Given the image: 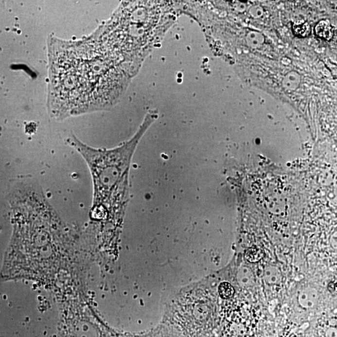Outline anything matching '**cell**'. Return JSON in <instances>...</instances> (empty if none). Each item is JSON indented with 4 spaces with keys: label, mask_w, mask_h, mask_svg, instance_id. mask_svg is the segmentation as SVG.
<instances>
[{
    "label": "cell",
    "mask_w": 337,
    "mask_h": 337,
    "mask_svg": "<svg viewBox=\"0 0 337 337\" xmlns=\"http://www.w3.org/2000/svg\"><path fill=\"white\" fill-rule=\"evenodd\" d=\"M157 113L154 111L147 113L134 137L112 149L88 146L72 133L67 138L68 144L82 156L91 173L93 185L91 213L94 219H105L127 204L131 159L142 136L157 118Z\"/></svg>",
    "instance_id": "obj_1"
},
{
    "label": "cell",
    "mask_w": 337,
    "mask_h": 337,
    "mask_svg": "<svg viewBox=\"0 0 337 337\" xmlns=\"http://www.w3.org/2000/svg\"><path fill=\"white\" fill-rule=\"evenodd\" d=\"M317 299V293L314 288H306L300 293L299 301L303 308L313 307L316 303Z\"/></svg>",
    "instance_id": "obj_2"
},
{
    "label": "cell",
    "mask_w": 337,
    "mask_h": 337,
    "mask_svg": "<svg viewBox=\"0 0 337 337\" xmlns=\"http://www.w3.org/2000/svg\"><path fill=\"white\" fill-rule=\"evenodd\" d=\"M315 33L317 36L327 41L330 40L334 36L333 27L327 20L319 21L315 28Z\"/></svg>",
    "instance_id": "obj_3"
},
{
    "label": "cell",
    "mask_w": 337,
    "mask_h": 337,
    "mask_svg": "<svg viewBox=\"0 0 337 337\" xmlns=\"http://www.w3.org/2000/svg\"><path fill=\"white\" fill-rule=\"evenodd\" d=\"M292 31L296 36L305 37L309 36L311 33V28L307 22L299 21L293 24Z\"/></svg>",
    "instance_id": "obj_4"
},
{
    "label": "cell",
    "mask_w": 337,
    "mask_h": 337,
    "mask_svg": "<svg viewBox=\"0 0 337 337\" xmlns=\"http://www.w3.org/2000/svg\"><path fill=\"white\" fill-rule=\"evenodd\" d=\"M219 292L222 298L229 299L233 297L234 294V289L230 284L224 282L220 284Z\"/></svg>",
    "instance_id": "obj_5"
},
{
    "label": "cell",
    "mask_w": 337,
    "mask_h": 337,
    "mask_svg": "<svg viewBox=\"0 0 337 337\" xmlns=\"http://www.w3.org/2000/svg\"><path fill=\"white\" fill-rule=\"evenodd\" d=\"M279 272L275 268H268L266 273V278L268 283H275L277 281Z\"/></svg>",
    "instance_id": "obj_6"
},
{
    "label": "cell",
    "mask_w": 337,
    "mask_h": 337,
    "mask_svg": "<svg viewBox=\"0 0 337 337\" xmlns=\"http://www.w3.org/2000/svg\"><path fill=\"white\" fill-rule=\"evenodd\" d=\"M247 259L248 261L251 262H255L259 261L261 259V255L260 254L259 251H255V252H248L247 254Z\"/></svg>",
    "instance_id": "obj_7"
}]
</instances>
